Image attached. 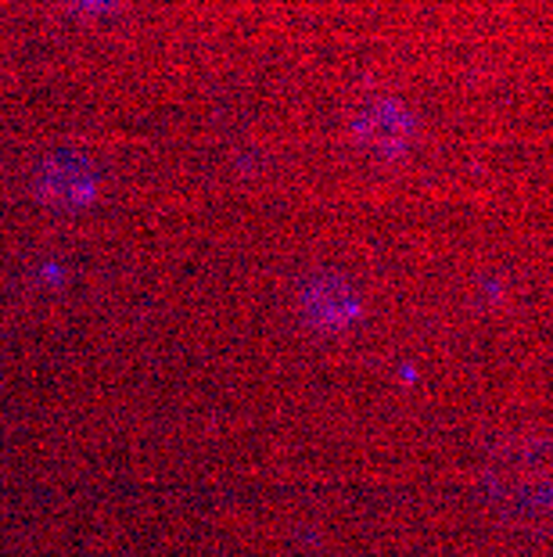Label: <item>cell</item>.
Segmentation results:
<instances>
[{
    "instance_id": "obj_1",
    "label": "cell",
    "mask_w": 553,
    "mask_h": 557,
    "mask_svg": "<svg viewBox=\"0 0 553 557\" xmlns=\"http://www.w3.org/2000/svg\"><path fill=\"white\" fill-rule=\"evenodd\" d=\"M101 176L98 165L90 162V156L84 151H54L40 162L37 176H33V191L43 201L47 209L58 212H79L87 209L93 198H98Z\"/></svg>"
},
{
    "instance_id": "obj_2",
    "label": "cell",
    "mask_w": 553,
    "mask_h": 557,
    "mask_svg": "<svg viewBox=\"0 0 553 557\" xmlns=\"http://www.w3.org/2000/svg\"><path fill=\"white\" fill-rule=\"evenodd\" d=\"M352 134H356L360 148L370 151L374 159L395 162L414 145L417 123L399 98H370L363 101V109L352 120Z\"/></svg>"
},
{
    "instance_id": "obj_3",
    "label": "cell",
    "mask_w": 553,
    "mask_h": 557,
    "mask_svg": "<svg viewBox=\"0 0 553 557\" xmlns=\"http://www.w3.org/2000/svg\"><path fill=\"white\" fill-rule=\"evenodd\" d=\"M299 310L305 317V324L324 331V335H338L349 331L360 320V292L352 288L349 277L341 274H316L302 284L299 292Z\"/></svg>"
},
{
    "instance_id": "obj_4",
    "label": "cell",
    "mask_w": 553,
    "mask_h": 557,
    "mask_svg": "<svg viewBox=\"0 0 553 557\" xmlns=\"http://www.w3.org/2000/svg\"><path fill=\"white\" fill-rule=\"evenodd\" d=\"M73 4H79V8H87V11H112L120 0H73Z\"/></svg>"
}]
</instances>
